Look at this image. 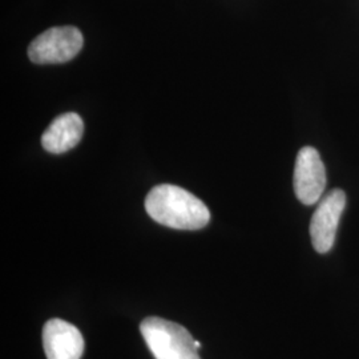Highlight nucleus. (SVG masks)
<instances>
[{
    "label": "nucleus",
    "instance_id": "obj_6",
    "mask_svg": "<svg viewBox=\"0 0 359 359\" xmlns=\"http://www.w3.org/2000/svg\"><path fill=\"white\" fill-rule=\"evenodd\" d=\"M43 347L47 359H80L84 353V338L75 325L53 318L43 327Z\"/></svg>",
    "mask_w": 359,
    "mask_h": 359
},
{
    "label": "nucleus",
    "instance_id": "obj_7",
    "mask_svg": "<svg viewBox=\"0 0 359 359\" xmlns=\"http://www.w3.org/2000/svg\"><path fill=\"white\" fill-rule=\"evenodd\" d=\"M84 133V123L75 112L56 117L41 136L43 148L53 154H62L75 148Z\"/></svg>",
    "mask_w": 359,
    "mask_h": 359
},
{
    "label": "nucleus",
    "instance_id": "obj_4",
    "mask_svg": "<svg viewBox=\"0 0 359 359\" xmlns=\"http://www.w3.org/2000/svg\"><path fill=\"white\" fill-rule=\"evenodd\" d=\"M345 206L346 194L341 189L327 193L317 206L310 222V237L313 248L318 253H327L333 248Z\"/></svg>",
    "mask_w": 359,
    "mask_h": 359
},
{
    "label": "nucleus",
    "instance_id": "obj_2",
    "mask_svg": "<svg viewBox=\"0 0 359 359\" xmlns=\"http://www.w3.org/2000/svg\"><path fill=\"white\" fill-rule=\"evenodd\" d=\"M140 332L156 359H201L197 341L184 326L160 317H148Z\"/></svg>",
    "mask_w": 359,
    "mask_h": 359
},
{
    "label": "nucleus",
    "instance_id": "obj_5",
    "mask_svg": "<svg viewBox=\"0 0 359 359\" xmlns=\"http://www.w3.org/2000/svg\"><path fill=\"white\" fill-rule=\"evenodd\" d=\"M294 192L305 205H314L321 200L326 188V169L321 156L313 147H304L295 160Z\"/></svg>",
    "mask_w": 359,
    "mask_h": 359
},
{
    "label": "nucleus",
    "instance_id": "obj_3",
    "mask_svg": "<svg viewBox=\"0 0 359 359\" xmlns=\"http://www.w3.org/2000/svg\"><path fill=\"white\" fill-rule=\"evenodd\" d=\"M83 44V34L76 27H52L32 40L28 57L35 65H62L72 60Z\"/></svg>",
    "mask_w": 359,
    "mask_h": 359
},
{
    "label": "nucleus",
    "instance_id": "obj_1",
    "mask_svg": "<svg viewBox=\"0 0 359 359\" xmlns=\"http://www.w3.org/2000/svg\"><path fill=\"white\" fill-rule=\"evenodd\" d=\"M147 213L156 222L179 231H198L210 221L208 206L177 185L154 187L145 198Z\"/></svg>",
    "mask_w": 359,
    "mask_h": 359
}]
</instances>
